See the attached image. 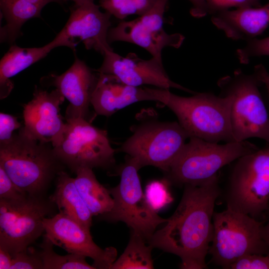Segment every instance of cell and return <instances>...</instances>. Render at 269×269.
<instances>
[{
    "label": "cell",
    "mask_w": 269,
    "mask_h": 269,
    "mask_svg": "<svg viewBox=\"0 0 269 269\" xmlns=\"http://www.w3.org/2000/svg\"><path fill=\"white\" fill-rule=\"evenodd\" d=\"M221 194L217 174L199 184L185 185L176 209L148 244L178 256L181 269H206L215 202Z\"/></svg>",
    "instance_id": "6da1fadb"
},
{
    "label": "cell",
    "mask_w": 269,
    "mask_h": 269,
    "mask_svg": "<svg viewBox=\"0 0 269 269\" xmlns=\"http://www.w3.org/2000/svg\"><path fill=\"white\" fill-rule=\"evenodd\" d=\"M98 73L91 99V104L98 115L109 117L132 104L155 101L151 88L131 86L112 74Z\"/></svg>",
    "instance_id": "ac0fdd59"
},
{
    "label": "cell",
    "mask_w": 269,
    "mask_h": 269,
    "mask_svg": "<svg viewBox=\"0 0 269 269\" xmlns=\"http://www.w3.org/2000/svg\"><path fill=\"white\" fill-rule=\"evenodd\" d=\"M64 99L56 88L49 93L36 87L32 99L23 107L24 127L19 132L31 139L55 146L66 127L60 114Z\"/></svg>",
    "instance_id": "9a60e30c"
},
{
    "label": "cell",
    "mask_w": 269,
    "mask_h": 269,
    "mask_svg": "<svg viewBox=\"0 0 269 269\" xmlns=\"http://www.w3.org/2000/svg\"><path fill=\"white\" fill-rule=\"evenodd\" d=\"M27 195L14 183L3 168L0 165V199L17 200Z\"/></svg>",
    "instance_id": "1f68e13d"
},
{
    "label": "cell",
    "mask_w": 269,
    "mask_h": 269,
    "mask_svg": "<svg viewBox=\"0 0 269 269\" xmlns=\"http://www.w3.org/2000/svg\"><path fill=\"white\" fill-rule=\"evenodd\" d=\"M10 269H43L40 252L28 247L12 255Z\"/></svg>",
    "instance_id": "f1b7e54d"
},
{
    "label": "cell",
    "mask_w": 269,
    "mask_h": 269,
    "mask_svg": "<svg viewBox=\"0 0 269 269\" xmlns=\"http://www.w3.org/2000/svg\"><path fill=\"white\" fill-rule=\"evenodd\" d=\"M22 134L13 135L0 144V165L14 183L24 193L43 195L61 163L53 149Z\"/></svg>",
    "instance_id": "3957f363"
},
{
    "label": "cell",
    "mask_w": 269,
    "mask_h": 269,
    "mask_svg": "<svg viewBox=\"0 0 269 269\" xmlns=\"http://www.w3.org/2000/svg\"><path fill=\"white\" fill-rule=\"evenodd\" d=\"M66 43L58 33L52 41L42 47L22 48L11 45L0 62V99L6 97L13 87L10 78L45 57L53 49L66 47Z\"/></svg>",
    "instance_id": "ffe728a7"
},
{
    "label": "cell",
    "mask_w": 269,
    "mask_h": 269,
    "mask_svg": "<svg viewBox=\"0 0 269 269\" xmlns=\"http://www.w3.org/2000/svg\"><path fill=\"white\" fill-rule=\"evenodd\" d=\"M92 169L87 167L78 168L74 181L93 216H100L112 210L114 201L109 189L99 183Z\"/></svg>",
    "instance_id": "7402d4cb"
},
{
    "label": "cell",
    "mask_w": 269,
    "mask_h": 269,
    "mask_svg": "<svg viewBox=\"0 0 269 269\" xmlns=\"http://www.w3.org/2000/svg\"><path fill=\"white\" fill-rule=\"evenodd\" d=\"M6 24L0 28V41L12 44L21 34L22 26L32 18L40 17L42 7L27 0H0Z\"/></svg>",
    "instance_id": "603a6c76"
},
{
    "label": "cell",
    "mask_w": 269,
    "mask_h": 269,
    "mask_svg": "<svg viewBox=\"0 0 269 269\" xmlns=\"http://www.w3.org/2000/svg\"><path fill=\"white\" fill-rule=\"evenodd\" d=\"M262 84L253 73L240 69L219 79L220 95L231 99L230 124L234 141L259 138L269 144V117L259 87Z\"/></svg>",
    "instance_id": "5b68a950"
},
{
    "label": "cell",
    "mask_w": 269,
    "mask_h": 269,
    "mask_svg": "<svg viewBox=\"0 0 269 269\" xmlns=\"http://www.w3.org/2000/svg\"><path fill=\"white\" fill-rule=\"evenodd\" d=\"M212 23L234 40L256 38L269 26V2L258 7L226 10L212 15Z\"/></svg>",
    "instance_id": "d6986e66"
},
{
    "label": "cell",
    "mask_w": 269,
    "mask_h": 269,
    "mask_svg": "<svg viewBox=\"0 0 269 269\" xmlns=\"http://www.w3.org/2000/svg\"><path fill=\"white\" fill-rule=\"evenodd\" d=\"M136 162L127 157L120 169V182L109 189L113 199L112 210L102 215L101 219L111 222L122 221L148 243L157 226L167 219L160 217L146 201L140 184Z\"/></svg>",
    "instance_id": "ba28073f"
},
{
    "label": "cell",
    "mask_w": 269,
    "mask_h": 269,
    "mask_svg": "<svg viewBox=\"0 0 269 269\" xmlns=\"http://www.w3.org/2000/svg\"><path fill=\"white\" fill-rule=\"evenodd\" d=\"M156 0H100V6L112 16L124 19L131 15H142L148 11Z\"/></svg>",
    "instance_id": "484cf974"
},
{
    "label": "cell",
    "mask_w": 269,
    "mask_h": 269,
    "mask_svg": "<svg viewBox=\"0 0 269 269\" xmlns=\"http://www.w3.org/2000/svg\"><path fill=\"white\" fill-rule=\"evenodd\" d=\"M12 255L7 251L0 248V269H10Z\"/></svg>",
    "instance_id": "d590c367"
},
{
    "label": "cell",
    "mask_w": 269,
    "mask_h": 269,
    "mask_svg": "<svg viewBox=\"0 0 269 269\" xmlns=\"http://www.w3.org/2000/svg\"><path fill=\"white\" fill-rule=\"evenodd\" d=\"M259 148L246 140L221 144L190 137L165 172V179L178 186L199 184L217 175L225 165Z\"/></svg>",
    "instance_id": "277c9868"
},
{
    "label": "cell",
    "mask_w": 269,
    "mask_h": 269,
    "mask_svg": "<svg viewBox=\"0 0 269 269\" xmlns=\"http://www.w3.org/2000/svg\"><path fill=\"white\" fill-rule=\"evenodd\" d=\"M100 7L94 2H89L75 5L71 9L68 21L59 33L72 50H75L81 41L87 50H94L102 55L113 50L108 41L112 15L102 12Z\"/></svg>",
    "instance_id": "2e32d148"
},
{
    "label": "cell",
    "mask_w": 269,
    "mask_h": 269,
    "mask_svg": "<svg viewBox=\"0 0 269 269\" xmlns=\"http://www.w3.org/2000/svg\"><path fill=\"white\" fill-rule=\"evenodd\" d=\"M17 118L7 114H0V144L6 143L12 137V132L20 128Z\"/></svg>",
    "instance_id": "d6a6232c"
},
{
    "label": "cell",
    "mask_w": 269,
    "mask_h": 269,
    "mask_svg": "<svg viewBox=\"0 0 269 269\" xmlns=\"http://www.w3.org/2000/svg\"><path fill=\"white\" fill-rule=\"evenodd\" d=\"M121 150L140 168L151 165L166 172L182 150L189 136L177 122L150 120L135 127Z\"/></svg>",
    "instance_id": "9c48e42d"
},
{
    "label": "cell",
    "mask_w": 269,
    "mask_h": 269,
    "mask_svg": "<svg viewBox=\"0 0 269 269\" xmlns=\"http://www.w3.org/2000/svg\"><path fill=\"white\" fill-rule=\"evenodd\" d=\"M151 89L155 101L174 113L189 137L217 143L234 141L230 117L231 99L229 96L204 92L182 97L169 89Z\"/></svg>",
    "instance_id": "7a4b0ae2"
},
{
    "label": "cell",
    "mask_w": 269,
    "mask_h": 269,
    "mask_svg": "<svg viewBox=\"0 0 269 269\" xmlns=\"http://www.w3.org/2000/svg\"><path fill=\"white\" fill-rule=\"evenodd\" d=\"M64 1L71 0L75 2V5H81L84 3L89 2H94V0H63Z\"/></svg>",
    "instance_id": "f35d334b"
},
{
    "label": "cell",
    "mask_w": 269,
    "mask_h": 269,
    "mask_svg": "<svg viewBox=\"0 0 269 269\" xmlns=\"http://www.w3.org/2000/svg\"><path fill=\"white\" fill-rule=\"evenodd\" d=\"M229 269H269V254H249L234 262Z\"/></svg>",
    "instance_id": "4dcf8cb0"
},
{
    "label": "cell",
    "mask_w": 269,
    "mask_h": 269,
    "mask_svg": "<svg viewBox=\"0 0 269 269\" xmlns=\"http://www.w3.org/2000/svg\"><path fill=\"white\" fill-rule=\"evenodd\" d=\"M103 56L101 66L96 71L114 75L128 85L134 87L151 85L158 88H174L195 93L170 79L164 68L162 60L153 57L143 59L134 53L123 56L113 50L107 51Z\"/></svg>",
    "instance_id": "5bb4252c"
},
{
    "label": "cell",
    "mask_w": 269,
    "mask_h": 269,
    "mask_svg": "<svg viewBox=\"0 0 269 269\" xmlns=\"http://www.w3.org/2000/svg\"><path fill=\"white\" fill-rule=\"evenodd\" d=\"M236 53L240 62L244 64L249 63L254 57L269 56V36L247 41L244 47L237 49Z\"/></svg>",
    "instance_id": "83f0119b"
},
{
    "label": "cell",
    "mask_w": 269,
    "mask_h": 269,
    "mask_svg": "<svg viewBox=\"0 0 269 269\" xmlns=\"http://www.w3.org/2000/svg\"><path fill=\"white\" fill-rule=\"evenodd\" d=\"M168 0H156L153 6L142 15L111 27L108 34L109 44L117 41L134 44L146 50L152 57L160 60H162L164 48H179L184 41V36L178 33L168 34L163 27Z\"/></svg>",
    "instance_id": "7c38bea8"
},
{
    "label": "cell",
    "mask_w": 269,
    "mask_h": 269,
    "mask_svg": "<svg viewBox=\"0 0 269 269\" xmlns=\"http://www.w3.org/2000/svg\"><path fill=\"white\" fill-rule=\"evenodd\" d=\"M268 221L263 227V237L269 248V208L267 211Z\"/></svg>",
    "instance_id": "8d00e7d4"
},
{
    "label": "cell",
    "mask_w": 269,
    "mask_h": 269,
    "mask_svg": "<svg viewBox=\"0 0 269 269\" xmlns=\"http://www.w3.org/2000/svg\"><path fill=\"white\" fill-rule=\"evenodd\" d=\"M213 232L209 254L212 262L223 269L242 256L269 254L263 237L264 223L251 216L228 208L214 212Z\"/></svg>",
    "instance_id": "8992f818"
},
{
    "label": "cell",
    "mask_w": 269,
    "mask_h": 269,
    "mask_svg": "<svg viewBox=\"0 0 269 269\" xmlns=\"http://www.w3.org/2000/svg\"><path fill=\"white\" fill-rule=\"evenodd\" d=\"M49 198L57 205L59 212L90 230L93 215L81 196L74 178L65 172L58 173L55 191Z\"/></svg>",
    "instance_id": "44dd1931"
},
{
    "label": "cell",
    "mask_w": 269,
    "mask_h": 269,
    "mask_svg": "<svg viewBox=\"0 0 269 269\" xmlns=\"http://www.w3.org/2000/svg\"><path fill=\"white\" fill-rule=\"evenodd\" d=\"M224 198L227 207L257 219L269 208V144L236 160Z\"/></svg>",
    "instance_id": "52a82bcc"
},
{
    "label": "cell",
    "mask_w": 269,
    "mask_h": 269,
    "mask_svg": "<svg viewBox=\"0 0 269 269\" xmlns=\"http://www.w3.org/2000/svg\"><path fill=\"white\" fill-rule=\"evenodd\" d=\"M169 182L165 179L163 180H154L145 187L144 195L147 202L156 212L170 203L172 197L168 188Z\"/></svg>",
    "instance_id": "4316f807"
},
{
    "label": "cell",
    "mask_w": 269,
    "mask_h": 269,
    "mask_svg": "<svg viewBox=\"0 0 269 269\" xmlns=\"http://www.w3.org/2000/svg\"><path fill=\"white\" fill-rule=\"evenodd\" d=\"M141 236L132 231L129 242L123 253L110 269H151L154 268L151 245Z\"/></svg>",
    "instance_id": "cb8c5ba5"
},
{
    "label": "cell",
    "mask_w": 269,
    "mask_h": 269,
    "mask_svg": "<svg viewBox=\"0 0 269 269\" xmlns=\"http://www.w3.org/2000/svg\"><path fill=\"white\" fill-rule=\"evenodd\" d=\"M54 244L43 236L40 252L43 269H94L86 261V257L72 253L60 255L53 250Z\"/></svg>",
    "instance_id": "d4e9b609"
},
{
    "label": "cell",
    "mask_w": 269,
    "mask_h": 269,
    "mask_svg": "<svg viewBox=\"0 0 269 269\" xmlns=\"http://www.w3.org/2000/svg\"><path fill=\"white\" fill-rule=\"evenodd\" d=\"M45 234L54 245L64 249L68 253L91 258L95 269H110L117 256V250L112 247L104 249L93 241L89 230L75 220L59 212L43 221Z\"/></svg>",
    "instance_id": "4fadbf2b"
},
{
    "label": "cell",
    "mask_w": 269,
    "mask_h": 269,
    "mask_svg": "<svg viewBox=\"0 0 269 269\" xmlns=\"http://www.w3.org/2000/svg\"><path fill=\"white\" fill-rule=\"evenodd\" d=\"M28 1L35 4L42 8L50 2H56L62 5V0H27Z\"/></svg>",
    "instance_id": "74e56055"
},
{
    "label": "cell",
    "mask_w": 269,
    "mask_h": 269,
    "mask_svg": "<svg viewBox=\"0 0 269 269\" xmlns=\"http://www.w3.org/2000/svg\"><path fill=\"white\" fill-rule=\"evenodd\" d=\"M98 77V73L94 74L84 61L77 57L64 73L49 76L51 84L69 102L66 111V120L85 119Z\"/></svg>",
    "instance_id": "e0dca14e"
},
{
    "label": "cell",
    "mask_w": 269,
    "mask_h": 269,
    "mask_svg": "<svg viewBox=\"0 0 269 269\" xmlns=\"http://www.w3.org/2000/svg\"><path fill=\"white\" fill-rule=\"evenodd\" d=\"M191 4L190 14L195 18H202L208 14L206 0H188Z\"/></svg>",
    "instance_id": "836d02e7"
},
{
    "label": "cell",
    "mask_w": 269,
    "mask_h": 269,
    "mask_svg": "<svg viewBox=\"0 0 269 269\" xmlns=\"http://www.w3.org/2000/svg\"><path fill=\"white\" fill-rule=\"evenodd\" d=\"M53 204L43 195L0 199V248L12 255L34 243L44 231L43 221L52 212Z\"/></svg>",
    "instance_id": "8fae6325"
},
{
    "label": "cell",
    "mask_w": 269,
    "mask_h": 269,
    "mask_svg": "<svg viewBox=\"0 0 269 269\" xmlns=\"http://www.w3.org/2000/svg\"><path fill=\"white\" fill-rule=\"evenodd\" d=\"M208 14L212 15L230 8L258 7L261 0H206Z\"/></svg>",
    "instance_id": "f546056e"
},
{
    "label": "cell",
    "mask_w": 269,
    "mask_h": 269,
    "mask_svg": "<svg viewBox=\"0 0 269 269\" xmlns=\"http://www.w3.org/2000/svg\"><path fill=\"white\" fill-rule=\"evenodd\" d=\"M254 73L262 84L265 85L269 96V73L262 64L255 66Z\"/></svg>",
    "instance_id": "e575fe53"
},
{
    "label": "cell",
    "mask_w": 269,
    "mask_h": 269,
    "mask_svg": "<svg viewBox=\"0 0 269 269\" xmlns=\"http://www.w3.org/2000/svg\"><path fill=\"white\" fill-rule=\"evenodd\" d=\"M52 149L58 160L75 173L82 167L109 168L116 162L107 131L84 118L66 120L62 138Z\"/></svg>",
    "instance_id": "30bf717a"
}]
</instances>
